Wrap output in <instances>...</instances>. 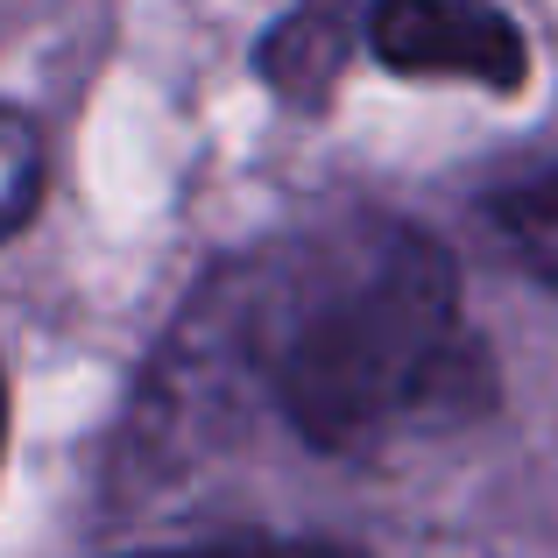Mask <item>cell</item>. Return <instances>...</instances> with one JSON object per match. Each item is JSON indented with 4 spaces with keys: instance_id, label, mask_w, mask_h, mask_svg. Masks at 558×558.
<instances>
[{
    "instance_id": "obj_4",
    "label": "cell",
    "mask_w": 558,
    "mask_h": 558,
    "mask_svg": "<svg viewBox=\"0 0 558 558\" xmlns=\"http://www.w3.org/2000/svg\"><path fill=\"white\" fill-rule=\"evenodd\" d=\"M481 213H488L495 241L509 247V262H517L537 290L558 298V156L502 178L488 198H481Z\"/></svg>"
},
{
    "instance_id": "obj_6",
    "label": "cell",
    "mask_w": 558,
    "mask_h": 558,
    "mask_svg": "<svg viewBox=\"0 0 558 558\" xmlns=\"http://www.w3.org/2000/svg\"><path fill=\"white\" fill-rule=\"evenodd\" d=\"M135 558H368L347 537H276V531H241L213 545H178V551H135Z\"/></svg>"
},
{
    "instance_id": "obj_3",
    "label": "cell",
    "mask_w": 558,
    "mask_h": 558,
    "mask_svg": "<svg viewBox=\"0 0 558 558\" xmlns=\"http://www.w3.org/2000/svg\"><path fill=\"white\" fill-rule=\"evenodd\" d=\"M368 50L361 43V0H290L255 43V78L276 107L326 113L347 85V64Z\"/></svg>"
},
{
    "instance_id": "obj_1",
    "label": "cell",
    "mask_w": 558,
    "mask_h": 558,
    "mask_svg": "<svg viewBox=\"0 0 558 558\" xmlns=\"http://www.w3.org/2000/svg\"><path fill=\"white\" fill-rule=\"evenodd\" d=\"M178 347L233 354L318 460L446 438L502 403V368L466 312L452 247L381 205L276 233L205 276Z\"/></svg>"
},
{
    "instance_id": "obj_5",
    "label": "cell",
    "mask_w": 558,
    "mask_h": 558,
    "mask_svg": "<svg viewBox=\"0 0 558 558\" xmlns=\"http://www.w3.org/2000/svg\"><path fill=\"white\" fill-rule=\"evenodd\" d=\"M43 191H50V149H43V128L28 121L14 99H0V247L14 233L36 227Z\"/></svg>"
},
{
    "instance_id": "obj_7",
    "label": "cell",
    "mask_w": 558,
    "mask_h": 558,
    "mask_svg": "<svg viewBox=\"0 0 558 558\" xmlns=\"http://www.w3.org/2000/svg\"><path fill=\"white\" fill-rule=\"evenodd\" d=\"M0 452H8V375H0Z\"/></svg>"
},
{
    "instance_id": "obj_2",
    "label": "cell",
    "mask_w": 558,
    "mask_h": 558,
    "mask_svg": "<svg viewBox=\"0 0 558 558\" xmlns=\"http://www.w3.org/2000/svg\"><path fill=\"white\" fill-rule=\"evenodd\" d=\"M361 43L417 85H481L495 99L531 85V36L502 0H361Z\"/></svg>"
}]
</instances>
